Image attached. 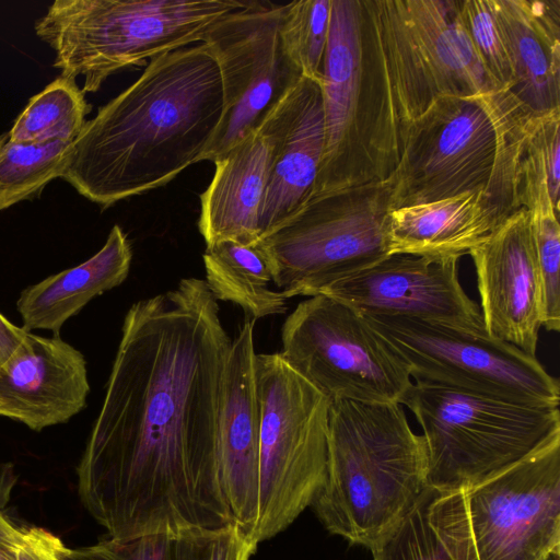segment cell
I'll use <instances>...</instances> for the list:
<instances>
[{"label": "cell", "mask_w": 560, "mask_h": 560, "mask_svg": "<svg viewBox=\"0 0 560 560\" xmlns=\"http://www.w3.org/2000/svg\"><path fill=\"white\" fill-rule=\"evenodd\" d=\"M512 93L533 114L560 108V0H490Z\"/></svg>", "instance_id": "19"}, {"label": "cell", "mask_w": 560, "mask_h": 560, "mask_svg": "<svg viewBox=\"0 0 560 560\" xmlns=\"http://www.w3.org/2000/svg\"><path fill=\"white\" fill-rule=\"evenodd\" d=\"M89 109L74 78L60 75L30 100L8 136L21 143L73 142Z\"/></svg>", "instance_id": "26"}, {"label": "cell", "mask_w": 560, "mask_h": 560, "mask_svg": "<svg viewBox=\"0 0 560 560\" xmlns=\"http://www.w3.org/2000/svg\"><path fill=\"white\" fill-rule=\"evenodd\" d=\"M541 293L542 327L560 329V223L552 207L528 211Z\"/></svg>", "instance_id": "29"}, {"label": "cell", "mask_w": 560, "mask_h": 560, "mask_svg": "<svg viewBox=\"0 0 560 560\" xmlns=\"http://www.w3.org/2000/svg\"><path fill=\"white\" fill-rule=\"evenodd\" d=\"M63 547V542L45 528H22L16 560H62Z\"/></svg>", "instance_id": "35"}, {"label": "cell", "mask_w": 560, "mask_h": 560, "mask_svg": "<svg viewBox=\"0 0 560 560\" xmlns=\"http://www.w3.org/2000/svg\"><path fill=\"white\" fill-rule=\"evenodd\" d=\"M428 488L424 439L400 404L330 402L327 469L310 506L327 532L372 550Z\"/></svg>", "instance_id": "4"}, {"label": "cell", "mask_w": 560, "mask_h": 560, "mask_svg": "<svg viewBox=\"0 0 560 560\" xmlns=\"http://www.w3.org/2000/svg\"><path fill=\"white\" fill-rule=\"evenodd\" d=\"M460 20L488 74L501 91L512 92L514 81L490 0H460Z\"/></svg>", "instance_id": "31"}, {"label": "cell", "mask_w": 560, "mask_h": 560, "mask_svg": "<svg viewBox=\"0 0 560 560\" xmlns=\"http://www.w3.org/2000/svg\"><path fill=\"white\" fill-rule=\"evenodd\" d=\"M258 545L236 524L174 535L173 560H250Z\"/></svg>", "instance_id": "32"}, {"label": "cell", "mask_w": 560, "mask_h": 560, "mask_svg": "<svg viewBox=\"0 0 560 560\" xmlns=\"http://www.w3.org/2000/svg\"><path fill=\"white\" fill-rule=\"evenodd\" d=\"M388 180L313 194L258 241L272 282L288 300L313 296L389 254Z\"/></svg>", "instance_id": "10"}, {"label": "cell", "mask_w": 560, "mask_h": 560, "mask_svg": "<svg viewBox=\"0 0 560 560\" xmlns=\"http://www.w3.org/2000/svg\"><path fill=\"white\" fill-rule=\"evenodd\" d=\"M205 280L127 311L106 393L78 465L84 508L115 539L234 523L218 432L232 339Z\"/></svg>", "instance_id": "1"}, {"label": "cell", "mask_w": 560, "mask_h": 560, "mask_svg": "<svg viewBox=\"0 0 560 560\" xmlns=\"http://www.w3.org/2000/svg\"><path fill=\"white\" fill-rule=\"evenodd\" d=\"M294 89L214 162L213 177L200 195L198 229L206 245L222 240L242 244L260 240V209L278 148L293 114Z\"/></svg>", "instance_id": "16"}, {"label": "cell", "mask_w": 560, "mask_h": 560, "mask_svg": "<svg viewBox=\"0 0 560 560\" xmlns=\"http://www.w3.org/2000/svg\"><path fill=\"white\" fill-rule=\"evenodd\" d=\"M283 360L330 402H397L411 386L407 364L357 308L317 294L282 324Z\"/></svg>", "instance_id": "12"}, {"label": "cell", "mask_w": 560, "mask_h": 560, "mask_svg": "<svg viewBox=\"0 0 560 560\" xmlns=\"http://www.w3.org/2000/svg\"><path fill=\"white\" fill-rule=\"evenodd\" d=\"M422 428L428 485H476L560 435L559 407H532L415 382L400 400Z\"/></svg>", "instance_id": "8"}, {"label": "cell", "mask_w": 560, "mask_h": 560, "mask_svg": "<svg viewBox=\"0 0 560 560\" xmlns=\"http://www.w3.org/2000/svg\"><path fill=\"white\" fill-rule=\"evenodd\" d=\"M406 22L441 95L472 96L499 90L460 20V0H402Z\"/></svg>", "instance_id": "23"}, {"label": "cell", "mask_w": 560, "mask_h": 560, "mask_svg": "<svg viewBox=\"0 0 560 560\" xmlns=\"http://www.w3.org/2000/svg\"><path fill=\"white\" fill-rule=\"evenodd\" d=\"M363 315L416 382L525 406L559 407L558 380L536 357L509 342L432 320Z\"/></svg>", "instance_id": "11"}, {"label": "cell", "mask_w": 560, "mask_h": 560, "mask_svg": "<svg viewBox=\"0 0 560 560\" xmlns=\"http://www.w3.org/2000/svg\"><path fill=\"white\" fill-rule=\"evenodd\" d=\"M283 4L246 1L218 21L205 45L215 57L224 114L203 161L222 159L303 77L280 33Z\"/></svg>", "instance_id": "13"}, {"label": "cell", "mask_w": 560, "mask_h": 560, "mask_svg": "<svg viewBox=\"0 0 560 560\" xmlns=\"http://www.w3.org/2000/svg\"><path fill=\"white\" fill-rule=\"evenodd\" d=\"M434 492L429 487L398 526L371 550L373 560H452L429 523Z\"/></svg>", "instance_id": "30"}, {"label": "cell", "mask_w": 560, "mask_h": 560, "mask_svg": "<svg viewBox=\"0 0 560 560\" xmlns=\"http://www.w3.org/2000/svg\"><path fill=\"white\" fill-rule=\"evenodd\" d=\"M460 257L390 254L319 292L362 314L402 315L487 334L458 279Z\"/></svg>", "instance_id": "14"}, {"label": "cell", "mask_w": 560, "mask_h": 560, "mask_svg": "<svg viewBox=\"0 0 560 560\" xmlns=\"http://www.w3.org/2000/svg\"><path fill=\"white\" fill-rule=\"evenodd\" d=\"M291 121L278 148L259 217L260 238L285 222L312 196L326 143L320 81L295 85Z\"/></svg>", "instance_id": "20"}, {"label": "cell", "mask_w": 560, "mask_h": 560, "mask_svg": "<svg viewBox=\"0 0 560 560\" xmlns=\"http://www.w3.org/2000/svg\"><path fill=\"white\" fill-rule=\"evenodd\" d=\"M428 518L452 560H544L560 548V435L476 485L435 490Z\"/></svg>", "instance_id": "7"}, {"label": "cell", "mask_w": 560, "mask_h": 560, "mask_svg": "<svg viewBox=\"0 0 560 560\" xmlns=\"http://www.w3.org/2000/svg\"><path fill=\"white\" fill-rule=\"evenodd\" d=\"M439 96L409 32L402 0H361V72L353 122L337 164L313 194L386 180L413 124Z\"/></svg>", "instance_id": "5"}, {"label": "cell", "mask_w": 560, "mask_h": 560, "mask_svg": "<svg viewBox=\"0 0 560 560\" xmlns=\"http://www.w3.org/2000/svg\"><path fill=\"white\" fill-rule=\"evenodd\" d=\"M72 142L21 143L0 136V210L61 177Z\"/></svg>", "instance_id": "27"}, {"label": "cell", "mask_w": 560, "mask_h": 560, "mask_svg": "<svg viewBox=\"0 0 560 560\" xmlns=\"http://www.w3.org/2000/svg\"><path fill=\"white\" fill-rule=\"evenodd\" d=\"M174 535L148 534L131 539L109 537L97 544L75 549L66 546L62 560H173Z\"/></svg>", "instance_id": "33"}, {"label": "cell", "mask_w": 560, "mask_h": 560, "mask_svg": "<svg viewBox=\"0 0 560 560\" xmlns=\"http://www.w3.org/2000/svg\"><path fill=\"white\" fill-rule=\"evenodd\" d=\"M132 248L127 234L114 225L103 247L84 262L51 275L22 291L16 308L23 328L59 335L62 325L93 298L128 277Z\"/></svg>", "instance_id": "22"}, {"label": "cell", "mask_w": 560, "mask_h": 560, "mask_svg": "<svg viewBox=\"0 0 560 560\" xmlns=\"http://www.w3.org/2000/svg\"><path fill=\"white\" fill-rule=\"evenodd\" d=\"M255 322L246 316L232 339L223 376L218 432L224 495L234 523L250 539L258 515L260 447Z\"/></svg>", "instance_id": "17"}, {"label": "cell", "mask_w": 560, "mask_h": 560, "mask_svg": "<svg viewBox=\"0 0 560 560\" xmlns=\"http://www.w3.org/2000/svg\"><path fill=\"white\" fill-rule=\"evenodd\" d=\"M535 114L512 92L439 96L413 124L386 179L390 210L480 191L508 215L521 205V164Z\"/></svg>", "instance_id": "3"}, {"label": "cell", "mask_w": 560, "mask_h": 560, "mask_svg": "<svg viewBox=\"0 0 560 560\" xmlns=\"http://www.w3.org/2000/svg\"><path fill=\"white\" fill-rule=\"evenodd\" d=\"M509 215L480 191L389 210V254L462 257Z\"/></svg>", "instance_id": "21"}, {"label": "cell", "mask_w": 560, "mask_h": 560, "mask_svg": "<svg viewBox=\"0 0 560 560\" xmlns=\"http://www.w3.org/2000/svg\"><path fill=\"white\" fill-rule=\"evenodd\" d=\"M260 407L259 497L252 540L287 529L320 489L327 469L330 400L280 355H256Z\"/></svg>", "instance_id": "9"}, {"label": "cell", "mask_w": 560, "mask_h": 560, "mask_svg": "<svg viewBox=\"0 0 560 560\" xmlns=\"http://www.w3.org/2000/svg\"><path fill=\"white\" fill-rule=\"evenodd\" d=\"M487 334L536 357L541 293L529 213L509 215L471 248Z\"/></svg>", "instance_id": "15"}, {"label": "cell", "mask_w": 560, "mask_h": 560, "mask_svg": "<svg viewBox=\"0 0 560 560\" xmlns=\"http://www.w3.org/2000/svg\"><path fill=\"white\" fill-rule=\"evenodd\" d=\"M533 131L546 164L549 195L560 214V108L535 115Z\"/></svg>", "instance_id": "34"}, {"label": "cell", "mask_w": 560, "mask_h": 560, "mask_svg": "<svg viewBox=\"0 0 560 560\" xmlns=\"http://www.w3.org/2000/svg\"><path fill=\"white\" fill-rule=\"evenodd\" d=\"M205 282L215 301L232 302L255 320L288 310L287 299L269 287V261L259 246L222 240L206 245Z\"/></svg>", "instance_id": "25"}, {"label": "cell", "mask_w": 560, "mask_h": 560, "mask_svg": "<svg viewBox=\"0 0 560 560\" xmlns=\"http://www.w3.org/2000/svg\"><path fill=\"white\" fill-rule=\"evenodd\" d=\"M22 537V528L0 511V560H16V550Z\"/></svg>", "instance_id": "37"}, {"label": "cell", "mask_w": 560, "mask_h": 560, "mask_svg": "<svg viewBox=\"0 0 560 560\" xmlns=\"http://www.w3.org/2000/svg\"><path fill=\"white\" fill-rule=\"evenodd\" d=\"M544 560H560V548L551 551Z\"/></svg>", "instance_id": "38"}, {"label": "cell", "mask_w": 560, "mask_h": 560, "mask_svg": "<svg viewBox=\"0 0 560 560\" xmlns=\"http://www.w3.org/2000/svg\"><path fill=\"white\" fill-rule=\"evenodd\" d=\"M331 0H299L283 4L280 33L303 77L322 81Z\"/></svg>", "instance_id": "28"}, {"label": "cell", "mask_w": 560, "mask_h": 560, "mask_svg": "<svg viewBox=\"0 0 560 560\" xmlns=\"http://www.w3.org/2000/svg\"><path fill=\"white\" fill-rule=\"evenodd\" d=\"M240 0H57L35 23L61 75L95 92L113 73L199 44Z\"/></svg>", "instance_id": "6"}, {"label": "cell", "mask_w": 560, "mask_h": 560, "mask_svg": "<svg viewBox=\"0 0 560 560\" xmlns=\"http://www.w3.org/2000/svg\"><path fill=\"white\" fill-rule=\"evenodd\" d=\"M28 332L0 314V366L18 350Z\"/></svg>", "instance_id": "36"}, {"label": "cell", "mask_w": 560, "mask_h": 560, "mask_svg": "<svg viewBox=\"0 0 560 560\" xmlns=\"http://www.w3.org/2000/svg\"><path fill=\"white\" fill-rule=\"evenodd\" d=\"M223 114L220 69L207 45L160 55L85 121L61 177L102 207L165 186L203 161Z\"/></svg>", "instance_id": "2"}, {"label": "cell", "mask_w": 560, "mask_h": 560, "mask_svg": "<svg viewBox=\"0 0 560 560\" xmlns=\"http://www.w3.org/2000/svg\"><path fill=\"white\" fill-rule=\"evenodd\" d=\"M90 393L83 354L59 335L31 331L0 366V416L35 431L67 422Z\"/></svg>", "instance_id": "18"}, {"label": "cell", "mask_w": 560, "mask_h": 560, "mask_svg": "<svg viewBox=\"0 0 560 560\" xmlns=\"http://www.w3.org/2000/svg\"><path fill=\"white\" fill-rule=\"evenodd\" d=\"M360 72L361 0H331L320 81L326 143L313 192L328 178L347 143L355 112Z\"/></svg>", "instance_id": "24"}]
</instances>
